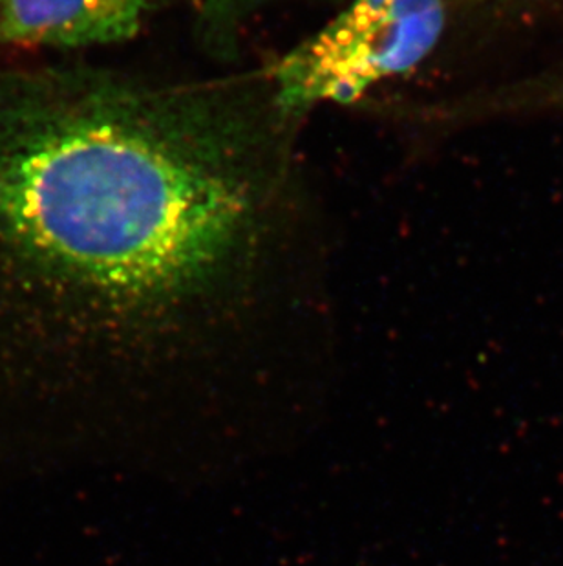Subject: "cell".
<instances>
[{
  "label": "cell",
  "mask_w": 563,
  "mask_h": 566,
  "mask_svg": "<svg viewBox=\"0 0 563 566\" xmlns=\"http://www.w3.org/2000/svg\"><path fill=\"white\" fill-rule=\"evenodd\" d=\"M284 124L227 86L0 63V398L66 407L249 311Z\"/></svg>",
  "instance_id": "6da1fadb"
},
{
  "label": "cell",
  "mask_w": 563,
  "mask_h": 566,
  "mask_svg": "<svg viewBox=\"0 0 563 566\" xmlns=\"http://www.w3.org/2000/svg\"><path fill=\"white\" fill-rule=\"evenodd\" d=\"M447 24V0H353L333 21L273 64L267 91L278 116L361 99L417 69Z\"/></svg>",
  "instance_id": "7a4b0ae2"
},
{
  "label": "cell",
  "mask_w": 563,
  "mask_h": 566,
  "mask_svg": "<svg viewBox=\"0 0 563 566\" xmlns=\"http://www.w3.org/2000/svg\"><path fill=\"white\" fill-rule=\"evenodd\" d=\"M156 0H0V52L75 50L132 39Z\"/></svg>",
  "instance_id": "3957f363"
},
{
  "label": "cell",
  "mask_w": 563,
  "mask_h": 566,
  "mask_svg": "<svg viewBox=\"0 0 563 566\" xmlns=\"http://www.w3.org/2000/svg\"><path fill=\"white\" fill-rule=\"evenodd\" d=\"M266 2L269 0H192L202 15L209 38H213L222 49L233 44L240 22Z\"/></svg>",
  "instance_id": "277c9868"
},
{
  "label": "cell",
  "mask_w": 563,
  "mask_h": 566,
  "mask_svg": "<svg viewBox=\"0 0 563 566\" xmlns=\"http://www.w3.org/2000/svg\"><path fill=\"white\" fill-rule=\"evenodd\" d=\"M560 99H562V102H563V94H562V97H560Z\"/></svg>",
  "instance_id": "5b68a950"
}]
</instances>
